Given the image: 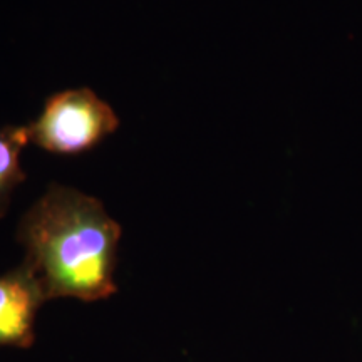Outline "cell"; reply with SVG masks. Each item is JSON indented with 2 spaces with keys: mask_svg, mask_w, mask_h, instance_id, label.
<instances>
[{
  "mask_svg": "<svg viewBox=\"0 0 362 362\" xmlns=\"http://www.w3.org/2000/svg\"><path fill=\"white\" fill-rule=\"evenodd\" d=\"M116 112L90 89L59 93L45 103L37 121L27 126L30 139L45 151L78 155L115 133Z\"/></svg>",
  "mask_w": 362,
  "mask_h": 362,
  "instance_id": "2",
  "label": "cell"
},
{
  "mask_svg": "<svg viewBox=\"0 0 362 362\" xmlns=\"http://www.w3.org/2000/svg\"><path fill=\"white\" fill-rule=\"evenodd\" d=\"M17 238L24 264L34 272L45 297L103 300L117 291L115 270L121 226L96 198L51 185L21 220Z\"/></svg>",
  "mask_w": 362,
  "mask_h": 362,
  "instance_id": "1",
  "label": "cell"
},
{
  "mask_svg": "<svg viewBox=\"0 0 362 362\" xmlns=\"http://www.w3.org/2000/svg\"><path fill=\"white\" fill-rule=\"evenodd\" d=\"M29 139V128L8 126L0 129V216L6 215L13 189L25 180L21 151Z\"/></svg>",
  "mask_w": 362,
  "mask_h": 362,
  "instance_id": "4",
  "label": "cell"
},
{
  "mask_svg": "<svg viewBox=\"0 0 362 362\" xmlns=\"http://www.w3.org/2000/svg\"><path fill=\"white\" fill-rule=\"evenodd\" d=\"M45 300L42 285L25 264L0 275V347L33 346L35 317Z\"/></svg>",
  "mask_w": 362,
  "mask_h": 362,
  "instance_id": "3",
  "label": "cell"
}]
</instances>
